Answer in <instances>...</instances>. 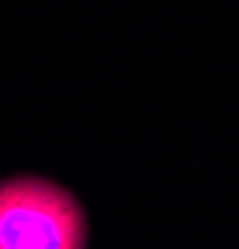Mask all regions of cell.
I'll use <instances>...</instances> for the list:
<instances>
[{"mask_svg":"<svg viewBox=\"0 0 239 249\" xmlns=\"http://www.w3.org/2000/svg\"><path fill=\"white\" fill-rule=\"evenodd\" d=\"M85 217L63 187L20 177L0 184V249H77Z\"/></svg>","mask_w":239,"mask_h":249,"instance_id":"1","label":"cell"}]
</instances>
